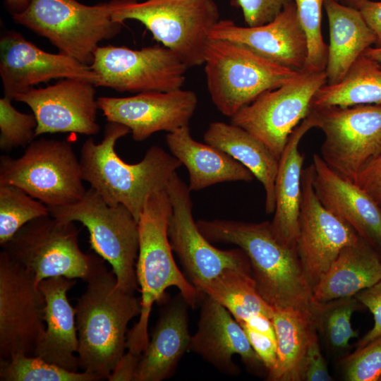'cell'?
I'll return each mask as SVG.
<instances>
[{
    "mask_svg": "<svg viewBox=\"0 0 381 381\" xmlns=\"http://www.w3.org/2000/svg\"><path fill=\"white\" fill-rule=\"evenodd\" d=\"M85 281L75 308L79 365L99 380H107L124 354L128 324L140 315V298L121 289L98 258Z\"/></svg>",
    "mask_w": 381,
    "mask_h": 381,
    "instance_id": "1",
    "label": "cell"
},
{
    "mask_svg": "<svg viewBox=\"0 0 381 381\" xmlns=\"http://www.w3.org/2000/svg\"><path fill=\"white\" fill-rule=\"evenodd\" d=\"M200 232L210 242L234 244L246 254L258 292L274 310H311L313 291L296 249L274 236L270 222L199 219Z\"/></svg>",
    "mask_w": 381,
    "mask_h": 381,
    "instance_id": "2",
    "label": "cell"
},
{
    "mask_svg": "<svg viewBox=\"0 0 381 381\" xmlns=\"http://www.w3.org/2000/svg\"><path fill=\"white\" fill-rule=\"evenodd\" d=\"M130 133L124 125L108 121L101 143H96L92 138L83 143L79 160L83 181L107 204L124 205L138 222L149 195L166 189L182 164L157 145L150 147L136 164L124 162L115 146L119 138Z\"/></svg>",
    "mask_w": 381,
    "mask_h": 381,
    "instance_id": "3",
    "label": "cell"
},
{
    "mask_svg": "<svg viewBox=\"0 0 381 381\" xmlns=\"http://www.w3.org/2000/svg\"><path fill=\"white\" fill-rule=\"evenodd\" d=\"M171 205L166 189L147 198L138 219L139 249L135 265L140 288L141 311L138 322L126 336L128 351L140 355L149 343L148 322L155 302L165 290L176 287L188 306L195 308L201 295L179 270L168 236Z\"/></svg>",
    "mask_w": 381,
    "mask_h": 381,
    "instance_id": "4",
    "label": "cell"
},
{
    "mask_svg": "<svg viewBox=\"0 0 381 381\" xmlns=\"http://www.w3.org/2000/svg\"><path fill=\"white\" fill-rule=\"evenodd\" d=\"M203 64L211 100L221 114L229 118L262 93L284 85L301 72L225 40H209Z\"/></svg>",
    "mask_w": 381,
    "mask_h": 381,
    "instance_id": "5",
    "label": "cell"
},
{
    "mask_svg": "<svg viewBox=\"0 0 381 381\" xmlns=\"http://www.w3.org/2000/svg\"><path fill=\"white\" fill-rule=\"evenodd\" d=\"M116 1L85 5L76 0H32L13 21L47 39L60 53L91 65L99 43L117 35L123 24L111 14Z\"/></svg>",
    "mask_w": 381,
    "mask_h": 381,
    "instance_id": "6",
    "label": "cell"
},
{
    "mask_svg": "<svg viewBox=\"0 0 381 381\" xmlns=\"http://www.w3.org/2000/svg\"><path fill=\"white\" fill-rule=\"evenodd\" d=\"M111 18L140 22L188 68L204 64L209 33L220 20L213 0L116 1Z\"/></svg>",
    "mask_w": 381,
    "mask_h": 381,
    "instance_id": "7",
    "label": "cell"
},
{
    "mask_svg": "<svg viewBox=\"0 0 381 381\" xmlns=\"http://www.w3.org/2000/svg\"><path fill=\"white\" fill-rule=\"evenodd\" d=\"M79 159L66 140H33L18 158L0 157V185L17 186L48 207L80 200L86 192Z\"/></svg>",
    "mask_w": 381,
    "mask_h": 381,
    "instance_id": "8",
    "label": "cell"
},
{
    "mask_svg": "<svg viewBox=\"0 0 381 381\" xmlns=\"http://www.w3.org/2000/svg\"><path fill=\"white\" fill-rule=\"evenodd\" d=\"M49 210L54 218L78 222L85 226L89 231L91 248L112 267L118 285L134 294L138 287L135 272L138 223L124 205L107 204L90 187L78 201Z\"/></svg>",
    "mask_w": 381,
    "mask_h": 381,
    "instance_id": "9",
    "label": "cell"
},
{
    "mask_svg": "<svg viewBox=\"0 0 381 381\" xmlns=\"http://www.w3.org/2000/svg\"><path fill=\"white\" fill-rule=\"evenodd\" d=\"M308 116L324 134L322 160L356 184L361 172L381 153V104L310 107Z\"/></svg>",
    "mask_w": 381,
    "mask_h": 381,
    "instance_id": "10",
    "label": "cell"
},
{
    "mask_svg": "<svg viewBox=\"0 0 381 381\" xmlns=\"http://www.w3.org/2000/svg\"><path fill=\"white\" fill-rule=\"evenodd\" d=\"M78 232L74 222L42 216L20 229L3 250L37 284L55 277L85 280L97 257L80 250Z\"/></svg>",
    "mask_w": 381,
    "mask_h": 381,
    "instance_id": "11",
    "label": "cell"
},
{
    "mask_svg": "<svg viewBox=\"0 0 381 381\" xmlns=\"http://www.w3.org/2000/svg\"><path fill=\"white\" fill-rule=\"evenodd\" d=\"M326 83L325 71L303 70L241 108L231 123L261 141L279 159L291 133L308 115L315 94Z\"/></svg>",
    "mask_w": 381,
    "mask_h": 381,
    "instance_id": "12",
    "label": "cell"
},
{
    "mask_svg": "<svg viewBox=\"0 0 381 381\" xmlns=\"http://www.w3.org/2000/svg\"><path fill=\"white\" fill-rule=\"evenodd\" d=\"M90 66L99 78L96 87L136 94L181 89L188 69L171 50L159 44L140 49L99 46Z\"/></svg>",
    "mask_w": 381,
    "mask_h": 381,
    "instance_id": "13",
    "label": "cell"
},
{
    "mask_svg": "<svg viewBox=\"0 0 381 381\" xmlns=\"http://www.w3.org/2000/svg\"><path fill=\"white\" fill-rule=\"evenodd\" d=\"M166 190L171 205L169 243L195 289L226 270L252 273L250 261L243 250L218 249L200 232L193 217L191 191L177 172L171 177Z\"/></svg>",
    "mask_w": 381,
    "mask_h": 381,
    "instance_id": "14",
    "label": "cell"
},
{
    "mask_svg": "<svg viewBox=\"0 0 381 381\" xmlns=\"http://www.w3.org/2000/svg\"><path fill=\"white\" fill-rule=\"evenodd\" d=\"M45 301L33 276L0 253V358L34 356L45 330Z\"/></svg>",
    "mask_w": 381,
    "mask_h": 381,
    "instance_id": "15",
    "label": "cell"
},
{
    "mask_svg": "<svg viewBox=\"0 0 381 381\" xmlns=\"http://www.w3.org/2000/svg\"><path fill=\"white\" fill-rule=\"evenodd\" d=\"M301 189L296 249L313 291L341 250L362 238L321 204L313 186L310 165L303 170Z\"/></svg>",
    "mask_w": 381,
    "mask_h": 381,
    "instance_id": "16",
    "label": "cell"
},
{
    "mask_svg": "<svg viewBox=\"0 0 381 381\" xmlns=\"http://www.w3.org/2000/svg\"><path fill=\"white\" fill-rule=\"evenodd\" d=\"M0 75L4 96L11 100L52 79H80L95 85L99 80L90 65L60 52L42 50L13 30L4 32L0 39Z\"/></svg>",
    "mask_w": 381,
    "mask_h": 381,
    "instance_id": "17",
    "label": "cell"
},
{
    "mask_svg": "<svg viewBox=\"0 0 381 381\" xmlns=\"http://www.w3.org/2000/svg\"><path fill=\"white\" fill-rule=\"evenodd\" d=\"M95 95L93 83L63 78L45 87H32L18 95L14 100L31 109L37 123L36 136L56 133L94 135L100 130Z\"/></svg>",
    "mask_w": 381,
    "mask_h": 381,
    "instance_id": "18",
    "label": "cell"
},
{
    "mask_svg": "<svg viewBox=\"0 0 381 381\" xmlns=\"http://www.w3.org/2000/svg\"><path fill=\"white\" fill-rule=\"evenodd\" d=\"M99 109L107 120L128 127L135 141L159 131L170 133L189 125L198 97L191 90L145 92L124 97H99Z\"/></svg>",
    "mask_w": 381,
    "mask_h": 381,
    "instance_id": "19",
    "label": "cell"
},
{
    "mask_svg": "<svg viewBox=\"0 0 381 381\" xmlns=\"http://www.w3.org/2000/svg\"><path fill=\"white\" fill-rule=\"evenodd\" d=\"M209 39L241 44L281 66L302 71L306 63V35L298 20L296 6L290 0L271 21L258 26H239L231 20H219Z\"/></svg>",
    "mask_w": 381,
    "mask_h": 381,
    "instance_id": "20",
    "label": "cell"
},
{
    "mask_svg": "<svg viewBox=\"0 0 381 381\" xmlns=\"http://www.w3.org/2000/svg\"><path fill=\"white\" fill-rule=\"evenodd\" d=\"M198 329L191 336L189 351L196 353L219 371L234 375L238 368L232 357L238 355L250 369L264 367L246 334L229 311L202 294Z\"/></svg>",
    "mask_w": 381,
    "mask_h": 381,
    "instance_id": "21",
    "label": "cell"
},
{
    "mask_svg": "<svg viewBox=\"0 0 381 381\" xmlns=\"http://www.w3.org/2000/svg\"><path fill=\"white\" fill-rule=\"evenodd\" d=\"M312 183L321 204L381 253V208L357 184L347 181L314 154Z\"/></svg>",
    "mask_w": 381,
    "mask_h": 381,
    "instance_id": "22",
    "label": "cell"
},
{
    "mask_svg": "<svg viewBox=\"0 0 381 381\" xmlns=\"http://www.w3.org/2000/svg\"><path fill=\"white\" fill-rule=\"evenodd\" d=\"M76 283L75 279L55 277L43 279L39 284L45 306V330L34 356L71 371H77L79 360L75 353L78 338L75 310L67 297L68 291Z\"/></svg>",
    "mask_w": 381,
    "mask_h": 381,
    "instance_id": "23",
    "label": "cell"
},
{
    "mask_svg": "<svg viewBox=\"0 0 381 381\" xmlns=\"http://www.w3.org/2000/svg\"><path fill=\"white\" fill-rule=\"evenodd\" d=\"M313 128L307 116L293 131L279 159L275 183V210L272 232L284 246L296 248L301 202L304 156L299 151L302 138Z\"/></svg>",
    "mask_w": 381,
    "mask_h": 381,
    "instance_id": "24",
    "label": "cell"
},
{
    "mask_svg": "<svg viewBox=\"0 0 381 381\" xmlns=\"http://www.w3.org/2000/svg\"><path fill=\"white\" fill-rule=\"evenodd\" d=\"M166 143L171 154L186 167L190 191L219 183L250 182L255 179L246 167L226 153L194 140L189 125L168 133Z\"/></svg>",
    "mask_w": 381,
    "mask_h": 381,
    "instance_id": "25",
    "label": "cell"
},
{
    "mask_svg": "<svg viewBox=\"0 0 381 381\" xmlns=\"http://www.w3.org/2000/svg\"><path fill=\"white\" fill-rule=\"evenodd\" d=\"M187 303L174 301L160 315L151 340L140 356L134 381H162L170 377L189 351Z\"/></svg>",
    "mask_w": 381,
    "mask_h": 381,
    "instance_id": "26",
    "label": "cell"
},
{
    "mask_svg": "<svg viewBox=\"0 0 381 381\" xmlns=\"http://www.w3.org/2000/svg\"><path fill=\"white\" fill-rule=\"evenodd\" d=\"M329 29V44L325 68L327 84L341 81L349 70L376 41L359 10L340 3H324Z\"/></svg>",
    "mask_w": 381,
    "mask_h": 381,
    "instance_id": "27",
    "label": "cell"
},
{
    "mask_svg": "<svg viewBox=\"0 0 381 381\" xmlns=\"http://www.w3.org/2000/svg\"><path fill=\"white\" fill-rule=\"evenodd\" d=\"M213 146L246 167L262 185L265 191V212L275 210V183L279 159L261 141L234 124L214 121L203 136Z\"/></svg>",
    "mask_w": 381,
    "mask_h": 381,
    "instance_id": "28",
    "label": "cell"
},
{
    "mask_svg": "<svg viewBox=\"0 0 381 381\" xmlns=\"http://www.w3.org/2000/svg\"><path fill=\"white\" fill-rule=\"evenodd\" d=\"M381 279L380 253L363 239L344 247L313 289V300L353 297Z\"/></svg>",
    "mask_w": 381,
    "mask_h": 381,
    "instance_id": "29",
    "label": "cell"
},
{
    "mask_svg": "<svg viewBox=\"0 0 381 381\" xmlns=\"http://www.w3.org/2000/svg\"><path fill=\"white\" fill-rule=\"evenodd\" d=\"M272 321L277 338V362L268 371L270 381H303L306 361L318 335L311 310H274Z\"/></svg>",
    "mask_w": 381,
    "mask_h": 381,
    "instance_id": "30",
    "label": "cell"
},
{
    "mask_svg": "<svg viewBox=\"0 0 381 381\" xmlns=\"http://www.w3.org/2000/svg\"><path fill=\"white\" fill-rule=\"evenodd\" d=\"M358 104H381V66L364 54L341 81L320 87L311 107Z\"/></svg>",
    "mask_w": 381,
    "mask_h": 381,
    "instance_id": "31",
    "label": "cell"
},
{
    "mask_svg": "<svg viewBox=\"0 0 381 381\" xmlns=\"http://www.w3.org/2000/svg\"><path fill=\"white\" fill-rule=\"evenodd\" d=\"M196 289L224 306L239 323L262 314L272 318L274 309L260 296L252 273L226 270Z\"/></svg>",
    "mask_w": 381,
    "mask_h": 381,
    "instance_id": "32",
    "label": "cell"
},
{
    "mask_svg": "<svg viewBox=\"0 0 381 381\" xmlns=\"http://www.w3.org/2000/svg\"><path fill=\"white\" fill-rule=\"evenodd\" d=\"M361 306L355 296L314 302L311 311L317 330L322 333L333 350H346L349 346V341L358 337L351 319L353 313Z\"/></svg>",
    "mask_w": 381,
    "mask_h": 381,
    "instance_id": "33",
    "label": "cell"
},
{
    "mask_svg": "<svg viewBox=\"0 0 381 381\" xmlns=\"http://www.w3.org/2000/svg\"><path fill=\"white\" fill-rule=\"evenodd\" d=\"M49 214L45 204L20 188L0 185V245H6L27 223Z\"/></svg>",
    "mask_w": 381,
    "mask_h": 381,
    "instance_id": "34",
    "label": "cell"
},
{
    "mask_svg": "<svg viewBox=\"0 0 381 381\" xmlns=\"http://www.w3.org/2000/svg\"><path fill=\"white\" fill-rule=\"evenodd\" d=\"M0 380L96 381L99 379L84 371L68 370L35 356L18 355L0 359Z\"/></svg>",
    "mask_w": 381,
    "mask_h": 381,
    "instance_id": "35",
    "label": "cell"
},
{
    "mask_svg": "<svg viewBox=\"0 0 381 381\" xmlns=\"http://www.w3.org/2000/svg\"><path fill=\"white\" fill-rule=\"evenodd\" d=\"M325 1L294 0L298 20L307 39L308 56L303 69L306 71H325L328 45L322 34V11Z\"/></svg>",
    "mask_w": 381,
    "mask_h": 381,
    "instance_id": "36",
    "label": "cell"
},
{
    "mask_svg": "<svg viewBox=\"0 0 381 381\" xmlns=\"http://www.w3.org/2000/svg\"><path fill=\"white\" fill-rule=\"evenodd\" d=\"M11 102L4 96L0 99V148L4 152L28 145L37 137L35 115L18 111Z\"/></svg>",
    "mask_w": 381,
    "mask_h": 381,
    "instance_id": "37",
    "label": "cell"
},
{
    "mask_svg": "<svg viewBox=\"0 0 381 381\" xmlns=\"http://www.w3.org/2000/svg\"><path fill=\"white\" fill-rule=\"evenodd\" d=\"M344 377L348 381L381 379V337L356 349L344 360Z\"/></svg>",
    "mask_w": 381,
    "mask_h": 381,
    "instance_id": "38",
    "label": "cell"
},
{
    "mask_svg": "<svg viewBox=\"0 0 381 381\" xmlns=\"http://www.w3.org/2000/svg\"><path fill=\"white\" fill-rule=\"evenodd\" d=\"M290 0H236L248 26H258L272 20Z\"/></svg>",
    "mask_w": 381,
    "mask_h": 381,
    "instance_id": "39",
    "label": "cell"
},
{
    "mask_svg": "<svg viewBox=\"0 0 381 381\" xmlns=\"http://www.w3.org/2000/svg\"><path fill=\"white\" fill-rule=\"evenodd\" d=\"M355 297L362 306L370 311L374 318L373 327L356 343V348H359L381 337V279L361 291Z\"/></svg>",
    "mask_w": 381,
    "mask_h": 381,
    "instance_id": "40",
    "label": "cell"
},
{
    "mask_svg": "<svg viewBox=\"0 0 381 381\" xmlns=\"http://www.w3.org/2000/svg\"><path fill=\"white\" fill-rule=\"evenodd\" d=\"M327 363L322 354L318 335L312 341L308 351L303 381H332Z\"/></svg>",
    "mask_w": 381,
    "mask_h": 381,
    "instance_id": "41",
    "label": "cell"
},
{
    "mask_svg": "<svg viewBox=\"0 0 381 381\" xmlns=\"http://www.w3.org/2000/svg\"><path fill=\"white\" fill-rule=\"evenodd\" d=\"M356 184L381 208V153L361 172Z\"/></svg>",
    "mask_w": 381,
    "mask_h": 381,
    "instance_id": "42",
    "label": "cell"
},
{
    "mask_svg": "<svg viewBox=\"0 0 381 381\" xmlns=\"http://www.w3.org/2000/svg\"><path fill=\"white\" fill-rule=\"evenodd\" d=\"M243 329L264 367L267 371L273 369L277 362V341L251 329Z\"/></svg>",
    "mask_w": 381,
    "mask_h": 381,
    "instance_id": "43",
    "label": "cell"
},
{
    "mask_svg": "<svg viewBox=\"0 0 381 381\" xmlns=\"http://www.w3.org/2000/svg\"><path fill=\"white\" fill-rule=\"evenodd\" d=\"M361 12L368 25L373 31L375 47H381V1L363 0L355 6Z\"/></svg>",
    "mask_w": 381,
    "mask_h": 381,
    "instance_id": "44",
    "label": "cell"
},
{
    "mask_svg": "<svg viewBox=\"0 0 381 381\" xmlns=\"http://www.w3.org/2000/svg\"><path fill=\"white\" fill-rule=\"evenodd\" d=\"M140 355L129 351L121 358L108 377L109 381H134Z\"/></svg>",
    "mask_w": 381,
    "mask_h": 381,
    "instance_id": "45",
    "label": "cell"
},
{
    "mask_svg": "<svg viewBox=\"0 0 381 381\" xmlns=\"http://www.w3.org/2000/svg\"><path fill=\"white\" fill-rule=\"evenodd\" d=\"M32 0H6L9 10L13 13L24 11L30 4Z\"/></svg>",
    "mask_w": 381,
    "mask_h": 381,
    "instance_id": "46",
    "label": "cell"
},
{
    "mask_svg": "<svg viewBox=\"0 0 381 381\" xmlns=\"http://www.w3.org/2000/svg\"><path fill=\"white\" fill-rule=\"evenodd\" d=\"M363 54L375 60L381 66V47H371Z\"/></svg>",
    "mask_w": 381,
    "mask_h": 381,
    "instance_id": "47",
    "label": "cell"
},
{
    "mask_svg": "<svg viewBox=\"0 0 381 381\" xmlns=\"http://www.w3.org/2000/svg\"><path fill=\"white\" fill-rule=\"evenodd\" d=\"M363 0H342L346 5L354 7L358 2Z\"/></svg>",
    "mask_w": 381,
    "mask_h": 381,
    "instance_id": "48",
    "label": "cell"
},
{
    "mask_svg": "<svg viewBox=\"0 0 381 381\" xmlns=\"http://www.w3.org/2000/svg\"><path fill=\"white\" fill-rule=\"evenodd\" d=\"M114 1H140V0H114Z\"/></svg>",
    "mask_w": 381,
    "mask_h": 381,
    "instance_id": "49",
    "label": "cell"
},
{
    "mask_svg": "<svg viewBox=\"0 0 381 381\" xmlns=\"http://www.w3.org/2000/svg\"><path fill=\"white\" fill-rule=\"evenodd\" d=\"M380 257H381V253H380Z\"/></svg>",
    "mask_w": 381,
    "mask_h": 381,
    "instance_id": "50",
    "label": "cell"
},
{
    "mask_svg": "<svg viewBox=\"0 0 381 381\" xmlns=\"http://www.w3.org/2000/svg\"><path fill=\"white\" fill-rule=\"evenodd\" d=\"M380 380H381V379H380Z\"/></svg>",
    "mask_w": 381,
    "mask_h": 381,
    "instance_id": "51",
    "label": "cell"
},
{
    "mask_svg": "<svg viewBox=\"0 0 381 381\" xmlns=\"http://www.w3.org/2000/svg\"><path fill=\"white\" fill-rule=\"evenodd\" d=\"M339 1V0H338Z\"/></svg>",
    "mask_w": 381,
    "mask_h": 381,
    "instance_id": "52",
    "label": "cell"
}]
</instances>
